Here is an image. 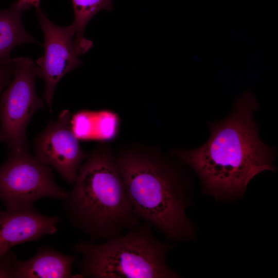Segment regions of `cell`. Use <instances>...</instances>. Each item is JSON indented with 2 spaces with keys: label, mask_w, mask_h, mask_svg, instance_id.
Returning a JSON list of instances; mask_svg holds the SVG:
<instances>
[{
  "label": "cell",
  "mask_w": 278,
  "mask_h": 278,
  "mask_svg": "<svg viewBox=\"0 0 278 278\" xmlns=\"http://www.w3.org/2000/svg\"><path fill=\"white\" fill-rule=\"evenodd\" d=\"M151 227L145 222L101 244L76 243L73 250L81 255L79 274L93 278L178 277L165 262L171 246L159 240Z\"/></svg>",
  "instance_id": "4"
},
{
  "label": "cell",
  "mask_w": 278,
  "mask_h": 278,
  "mask_svg": "<svg viewBox=\"0 0 278 278\" xmlns=\"http://www.w3.org/2000/svg\"><path fill=\"white\" fill-rule=\"evenodd\" d=\"M114 118L113 114L107 111H83L72 116V127L78 139L107 140L115 133L109 126Z\"/></svg>",
  "instance_id": "12"
},
{
  "label": "cell",
  "mask_w": 278,
  "mask_h": 278,
  "mask_svg": "<svg viewBox=\"0 0 278 278\" xmlns=\"http://www.w3.org/2000/svg\"><path fill=\"white\" fill-rule=\"evenodd\" d=\"M12 61V79L0 97V142L9 150L28 147V125L34 113L44 107L36 90L37 73L33 61L20 57Z\"/></svg>",
  "instance_id": "6"
},
{
  "label": "cell",
  "mask_w": 278,
  "mask_h": 278,
  "mask_svg": "<svg viewBox=\"0 0 278 278\" xmlns=\"http://www.w3.org/2000/svg\"><path fill=\"white\" fill-rule=\"evenodd\" d=\"M72 114L63 110L33 142L35 157L43 164L55 168L67 182L73 184L78 170L88 157L72 127Z\"/></svg>",
  "instance_id": "8"
},
{
  "label": "cell",
  "mask_w": 278,
  "mask_h": 278,
  "mask_svg": "<svg viewBox=\"0 0 278 278\" xmlns=\"http://www.w3.org/2000/svg\"><path fill=\"white\" fill-rule=\"evenodd\" d=\"M76 28L74 46L78 56L88 51L93 43L84 37L85 27L92 18L102 10L113 9L112 0H72Z\"/></svg>",
  "instance_id": "13"
},
{
  "label": "cell",
  "mask_w": 278,
  "mask_h": 278,
  "mask_svg": "<svg viewBox=\"0 0 278 278\" xmlns=\"http://www.w3.org/2000/svg\"><path fill=\"white\" fill-rule=\"evenodd\" d=\"M76 257V255L63 254L51 247L42 246L30 259L16 260L14 277H82L80 274H72Z\"/></svg>",
  "instance_id": "10"
},
{
  "label": "cell",
  "mask_w": 278,
  "mask_h": 278,
  "mask_svg": "<svg viewBox=\"0 0 278 278\" xmlns=\"http://www.w3.org/2000/svg\"><path fill=\"white\" fill-rule=\"evenodd\" d=\"M73 184L64 200L68 218L93 240L120 236L140 225L110 147L97 146L88 154Z\"/></svg>",
  "instance_id": "3"
},
{
  "label": "cell",
  "mask_w": 278,
  "mask_h": 278,
  "mask_svg": "<svg viewBox=\"0 0 278 278\" xmlns=\"http://www.w3.org/2000/svg\"><path fill=\"white\" fill-rule=\"evenodd\" d=\"M257 106L252 93L244 92L227 118L208 123L210 135L204 144L172 151L197 173L206 192L218 199L239 197L255 176L275 170L274 152L260 140L253 119Z\"/></svg>",
  "instance_id": "1"
},
{
  "label": "cell",
  "mask_w": 278,
  "mask_h": 278,
  "mask_svg": "<svg viewBox=\"0 0 278 278\" xmlns=\"http://www.w3.org/2000/svg\"><path fill=\"white\" fill-rule=\"evenodd\" d=\"M20 2H24L36 8V9L40 8V0H18Z\"/></svg>",
  "instance_id": "16"
},
{
  "label": "cell",
  "mask_w": 278,
  "mask_h": 278,
  "mask_svg": "<svg viewBox=\"0 0 278 278\" xmlns=\"http://www.w3.org/2000/svg\"><path fill=\"white\" fill-rule=\"evenodd\" d=\"M57 216H46L34 208L13 212L0 209V258L12 247L36 241L57 231Z\"/></svg>",
  "instance_id": "9"
},
{
  "label": "cell",
  "mask_w": 278,
  "mask_h": 278,
  "mask_svg": "<svg viewBox=\"0 0 278 278\" xmlns=\"http://www.w3.org/2000/svg\"><path fill=\"white\" fill-rule=\"evenodd\" d=\"M68 193L55 182L52 168L40 162L28 147L9 150L0 166V200L10 212L33 208L43 198L65 200Z\"/></svg>",
  "instance_id": "5"
},
{
  "label": "cell",
  "mask_w": 278,
  "mask_h": 278,
  "mask_svg": "<svg viewBox=\"0 0 278 278\" xmlns=\"http://www.w3.org/2000/svg\"><path fill=\"white\" fill-rule=\"evenodd\" d=\"M31 6L18 1L9 7L0 10V64L13 63L10 54L18 45L39 43L25 29L22 23L23 12Z\"/></svg>",
  "instance_id": "11"
},
{
  "label": "cell",
  "mask_w": 278,
  "mask_h": 278,
  "mask_svg": "<svg viewBox=\"0 0 278 278\" xmlns=\"http://www.w3.org/2000/svg\"><path fill=\"white\" fill-rule=\"evenodd\" d=\"M116 155L127 196L140 219L171 239L190 238L194 228L185 212L189 202L177 168L150 147L127 146Z\"/></svg>",
  "instance_id": "2"
},
{
  "label": "cell",
  "mask_w": 278,
  "mask_h": 278,
  "mask_svg": "<svg viewBox=\"0 0 278 278\" xmlns=\"http://www.w3.org/2000/svg\"><path fill=\"white\" fill-rule=\"evenodd\" d=\"M14 73L13 63L10 65L0 64V97L11 81Z\"/></svg>",
  "instance_id": "15"
},
{
  "label": "cell",
  "mask_w": 278,
  "mask_h": 278,
  "mask_svg": "<svg viewBox=\"0 0 278 278\" xmlns=\"http://www.w3.org/2000/svg\"><path fill=\"white\" fill-rule=\"evenodd\" d=\"M36 10L44 37V54L37 61V76L44 81V98L51 112L58 82L66 74L82 65V62L74 46V24L58 26L41 9Z\"/></svg>",
  "instance_id": "7"
},
{
  "label": "cell",
  "mask_w": 278,
  "mask_h": 278,
  "mask_svg": "<svg viewBox=\"0 0 278 278\" xmlns=\"http://www.w3.org/2000/svg\"><path fill=\"white\" fill-rule=\"evenodd\" d=\"M17 259L14 253L10 250L0 258V278L14 277Z\"/></svg>",
  "instance_id": "14"
}]
</instances>
